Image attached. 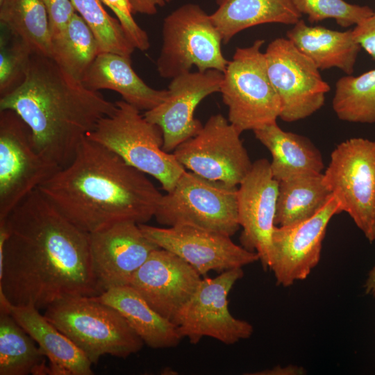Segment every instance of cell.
<instances>
[{"label":"cell","mask_w":375,"mask_h":375,"mask_svg":"<svg viewBox=\"0 0 375 375\" xmlns=\"http://www.w3.org/2000/svg\"><path fill=\"white\" fill-rule=\"evenodd\" d=\"M102 292L89 233L67 220L39 189L0 222V294L9 303L40 310Z\"/></svg>","instance_id":"6da1fadb"},{"label":"cell","mask_w":375,"mask_h":375,"mask_svg":"<svg viewBox=\"0 0 375 375\" xmlns=\"http://www.w3.org/2000/svg\"><path fill=\"white\" fill-rule=\"evenodd\" d=\"M39 190L67 220L88 233L124 221L146 224L162 196L147 174L87 137L72 160Z\"/></svg>","instance_id":"7a4b0ae2"},{"label":"cell","mask_w":375,"mask_h":375,"mask_svg":"<svg viewBox=\"0 0 375 375\" xmlns=\"http://www.w3.org/2000/svg\"><path fill=\"white\" fill-rule=\"evenodd\" d=\"M115 108V102L85 87L51 57L35 52L22 83L0 97V110L15 112L29 128L38 151L61 168Z\"/></svg>","instance_id":"3957f363"},{"label":"cell","mask_w":375,"mask_h":375,"mask_svg":"<svg viewBox=\"0 0 375 375\" xmlns=\"http://www.w3.org/2000/svg\"><path fill=\"white\" fill-rule=\"evenodd\" d=\"M44 316L92 364L106 354L126 358L144 344L117 309L93 297L56 301L45 309Z\"/></svg>","instance_id":"277c9868"},{"label":"cell","mask_w":375,"mask_h":375,"mask_svg":"<svg viewBox=\"0 0 375 375\" xmlns=\"http://www.w3.org/2000/svg\"><path fill=\"white\" fill-rule=\"evenodd\" d=\"M115 104L113 112L102 118L87 138L155 178L166 192H171L186 169L173 153L163 150L160 128L125 101H117Z\"/></svg>","instance_id":"5b68a950"},{"label":"cell","mask_w":375,"mask_h":375,"mask_svg":"<svg viewBox=\"0 0 375 375\" xmlns=\"http://www.w3.org/2000/svg\"><path fill=\"white\" fill-rule=\"evenodd\" d=\"M264 40L238 47L224 71L219 92L228 107V120L240 133L276 122L281 101L268 75Z\"/></svg>","instance_id":"8992f818"},{"label":"cell","mask_w":375,"mask_h":375,"mask_svg":"<svg viewBox=\"0 0 375 375\" xmlns=\"http://www.w3.org/2000/svg\"><path fill=\"white\" fill-rule=\"evenodd\" d=\"M162 44L156 61L159 75L173 78L190 72L216 69L224 72L228 60L222 51V38L199 5L185 3L163 20Z\"/></svg>","instance_id":"52a82bcc"},{"label":"cell","mask_w":375,"mask_h":375,"mask_svg":"<svg viewBox=\"0 0 375 375\" xmlns=\"http://www.w3.org/2000/svg\"><path fill=\"white\" fill-rule=\"evenodd\" d=\"M154 217L167 227L189 224L231 237L240 228L238 187L185 170L162 194Z\"/></svg>","instance_id":"ba28073f"},{"label":"cell","mask_w":375,"mask_h":375,"mask_svg":"<svg viewBox=\"0 0 375 375\" xmlns=\"http://www.w3.org/2000/svg\"><path fill=\"white\" fill-rule=\"evenodd\" d=\"M324 182L370 243L375 241V142L354 138L331 154Z\"/></svg>","instance_id":"9c48e42d"},{"label":"cell","mask_w":375,"mask_h":375,"mask_svg":"<svg viewBox=\"0 0 375 375\" xmlns=\"http://www.w3.org/2000/svg\"><path fill=\"white\" fill-rule=\"evenodd\" d=\"M60 169L38 151L15 112L0 110V222Z\"/></svg>","instance_id":"30bf717a"},{"label":"cell","mask_w":375,"mask_h":375,"mask_svg":"<svg viewBox=\"0 0 375 375\" xmlns=\"http://www.w3.org/2000/svg\"><path fill=\"white\" fill-rule=\"evenodd\" d=\"M243 276L242 268H235L201 279L172 321L182 338L195 344L203 337H210L231 345L252 335L253 326L235 318L228 309V294Z\"/></svg>","instance_id":"8fae6325"},{"label":"cell","mask_w":375,"mask_h":375,"mask_svg":"<svg viewBox=\"0 0 375 375\" xmlns=\"http://www.w3.org/2000/svg\"><path fill=\"white\" fill-rule=\"evenodd\" d=\"M240 134L222 114L213 115L197 135L179 144L172 153L185 169L238 187L253 165Z\"/></svg>","instance_id":"7c38bea8"},{"label":"cell","mask_w":375,"mask_h":375,"mask_svg":"<svg viewBox=\"0 0 375 375\" xmlns=\"http://www.w3.org/2000/svg\"><path fill=\"white\" fill-rule=\"evenodd\" d=\"M264 53L269 77L281 101L282 120L303 119L323 106L330 86L315 64L290 40H274Z\"/></svg>","instance_id":"4fadbf2b"},{"label":"cell","mask_w":375,"mask_h":375,"mask_svg":"<svg viewBox=\"0 0 375 375\" xmlns=\"http://www.w3.org/2000/svg\"><path fill=\"white\" fill-rule=\"evenodd\" d=\"M147 238L190 265L201 276L222 273L259 261L256 252L238 245L231 236L189 224L160 228L139 224Z\"/></svg>","instance_id":"5bb4252c"},{"label":"cell","mask_w":375,"mask_h":375,"mask_svg":"<svg viewBox=\"0 0 375 375\" xmlns=\"http://www.w3.org/2000/svg\"><path fill=\"white\" fill-rule=\"evenodd\" d=\"M340 212L339 203L332 195L312 217L291 226H275L269 269L277 285L289 287L309 276L319 262L328 224Z\"/></svg>","instance_id":"9a60e30c"},{"label":"cell","mask_w":375,"mask_h":375,"mask_svg":"<svg viewBox=\"0 0 375 375\" xmlns=\"http://www.w3.org/2000/svg\"><path fill=\"white\" fill-rule=\"evenodd\" d=\"M223 78L216 69L177 76L172 78L165 101L144 112V117L160 128L164 151L173 152L201 131L203 125L194 118V110L206 97L219 92Z\"/></svg>","instance_id":"2e32d148"},{"label":"cell","mask_w":375,"mask_h":375,"mask_svg":"<svg viewBox=\"0 0 375 375\" xmlns=\"http://www.w3.org/2000/svg\"><path fill=\"white\" fill-rule=\"evenodd\" d=\"M279 182L265 158L253 162L249 173L238 187V214L241 246L256 252L264 270L269 268L272 237Z\"/></svg>","instance_id":"e0dca14e"},{"label":"cell","mask_w":375,"mask_h":375,"mask_svg":"<svg viewBox=\"0 0 375 375\" xmlns=\"http://www.w3.org/2000/svg\"><path fill=\"white\" fill-rule=\"evenodd\" d=\"M89 241L93 272L103 292L128 285L134 273L160 248L132 221L89 233Z\"/></svg>","instance_id":"ac0fdd59"},{"label":"cell","mask_w":375,"mask_h":375,"mask_svg":"<svg viewBox=\"0 0 375 375\" xmlns=\"http://www.w3.org/2000/svg\"><path fill=\"white\" fill-rule=\"evenodd\" d=\"M201 279V275L182 258L158 248L134 273L128 285L156 312L173 321Z\"/></svg>","instance_id":"d6986e66"},{"label":"cell","mask_w":375,"mask_h":375,"mask_svg":"<svg viewBox=\"0 0 375 375\" xmlns=\"http://www.w3.org/2000/svg\"><path fill=\"white\" fill-rule=\"evenodd\" d=\"M0 308L8 311L39 345L49 360V374H93L92 363L84 353L35 306L12 305L0 294Z\"/></svg>","instance_id":"ffe728a7"},{"label":"cell","mask_w":375,"mask_h":375,"mask_svg":"<svg viewBox=\"0 0 375 375\" xmlns=\"http://www.w3.org/2000/svg\"><path fill=\"white\" fill-rule=\"evenodd\" d=\"M81 82L91 90H113L124 101L144 112L161 103L168 94L167 90L147 85L133 70L131 58L109 52L97 55Z\"/></svg>","instance_id":"44dd1931"},{"label":"cell","mask_w":375,"mask_h":375,"mask_svg":"<svg viewBox=\"0 0 375 375\" xmlns=\"http://www.w3.org/2000/svg\"><path fill=\"white\" fill-rule=\"evenodd\" d=\"M93 297L117 309L151 348L174 347L183 339L175 324L156 312L128 285L108 289Z\"/></svg>","instance_id":"7402d4cb"},{"label":"cell","mask_w":375,"mask_h":375,"mask_svg":"<svg viewBox=\"0 0 375 375\" xmlns=\"http://www.w3.org/2000/svg\"><path fill=\"white\" fill-rule=\"evenodd\" d=\"M254 135L270 152V169L275 179L322 174L319 150L306 137L282 130L276 122L256 129Z\"/></svg>","instance_id":"603a6c76"},{"label":"cell","mask_w":375,"mask_h":375,"mask_svg":"<svg viewBox=\"0 0 375 375\" xmlns=\"http://www.w3.org/2000/svg\"><path fill=\"white\" fill-rule=\"evenodd\" d=\"M287 38L319 70L337 67L347 75L353 72L361 49L352 30L338 31L308 26L302 19L287 32Z\"/></svg>","instance_id":"cb8c5ba5"},{"label":"cell","mask_w":375,"mask_h":375,"mask_svg":"<svg viewBox=\"0 0 375 375\" xmlns=\"http://www.w3.org/2000/svg\"><path fill=\"white\" fill-rule=\"evenodd\" d=\"M210 14L224 43L237 33L257 25L278 23L294 25L301 17L292 0H215Z\"/></svg>","instance_id":"d4e9b609"},{"label":"cell","mask_w":375,"mask_h":375,"mask_svg":"<svg viewBox=\"0 0 375 375\" xmlns=\"http://www.w3.org/2000/svg\"><path fill=\"white\" fill-rule=\"evenodd\" d=\"M278 182L277 226L294 225L312 217L333 195L324 182L323 173L300 175Z\"/></svg>","instance_id":"484cf974"},{"label":"cell","mask_w":375,"mask_h":375,"mask_svg":"<svg viewBox=\"0 0 375 375\" xmlns=\"http://www.w3.org/2000/svg\"><path fill=\"white\" fill-rule=\"evenodd\" d=\"M45 358L12 315L0 308V375L49 374Z\"/></svg>","instance_id":"4316f807"},{"label":"cell","mask_w":375,"mask_h":375,"mask_svg":"<svg viewBox=\"0 0 375 375\" xmlns=\"http://www.w3.org/2000/svg\"><path fill=\"white\" fill-rule=\"evenodd\" d=\"M0 22L33 52L51 56L49 19L42 0H0Z\"/></svg>","instance_id":"83f0119b"},{"label":"cell","mask_w":375,"mask_h":375,"mask_svg":"<svg viewBox=\"0 0 375 375\" xmlns=\"http://www.w3.org/2000/svg\"><path fill=\"white\" fill-rule=\"evenodd\" d=\"M99 53L94 33L74 13L64 32L51 41V56L65 72L81 81Z\"/></svg>","instance_id":"f1b7e54d"},{"label":"cell","mask_w":375,"mask_h":375,"mask_svg":"<svg viewBox=\"0 0 375 375\" xmlns=\"http://www.w3.org/2000/svg\"><path fill=\"white\" fill-rule=\"evenodd\" d=\"M332 105L341 120L375 122V69L338 80Z\"/></svg>","instance_id":"f546056e"},{"label":"cell","mask_w":375,"mask_h":375,"mask_svg":"<svg viewBox=\"0 0 375 375\" xmlns=\"http://www.w3.org/2000/svg\"><path fill=\"white\" fill-rule=\"evenodd\" d=\"M76 12L90 26L97 40L99 53L109 52L131 58L135 47L119 21L104 9L101 0H72Z\"/></svg>","instance_id":"4dcf8cb0"},{"label":"cell","mask_w":375,"mask_h":375,"mask_svg":"<svg viewBox=\"0 0 375 375\" xmlns=\"http://www.w3.org/2000/svg\"><path fill=\"white\" fill-rule=\"evenodd\" d=\"M6 31L3 30L0 38V97L22 83L33 53L22 40Z\"/></svg>","instance_id":"1f68e13d"},{"label":"cell","mask_w":375,"mask_h":375,"mask_svg":"<svg viewBox=\"0 0 375 375\" xmlns=\"http://www.w3.org/2000/svg\"><path fill=\"white\" fill-rule=\"evenodd\" d=\"M298 12L306 15L310 22L333 19L342 27L356 26L373 13L369 6L349 3L344 0H292Z\"/></svg>","instance_id":"d6a6232c"},{"label":"cell","mask_w":375,"mask_h":375,"mask_svg":"<svg viewBox=\"0 0 375 375\" xmlns=\"http://www.w3.org/2000/svg\"><path fill=\"white\" fill-rule=\"evenodd\" d=\"M119 21L124 31L135 49L146 51L150 47L147 33L135 22L128 0H101Z\"/></svg>","instance_id":"836d02e7"},{"label":"cell","mask_w":375,"mask_h":375,"mask_svg":"<svg viewBox=\"0 0 375 375\" xmlns=\"http://www.w3.org/2000/svg\"><path fill=\"white\" fill-rule=\"evenodd\" d=\"M42 1L48 15L51 41L64 32L76 11L72 0H42Z\"/></svg>","instance_id":"e575fe53"},{"label":"cell","mask_w":375,"mask_h":375,"mask_svg":"<svg viewBox=\"0 0 375 375\" xmlns=\"http://www.w3.org/2000/svg\"><path fill=\"white\" fill-rule=\"evenodd\" d=\"M355 40L375 60V10L352 30Z\"/></svg>","instance_id":"d590c367"},{"label":"cell","mask_w":375,"mask_h":375,"mask_svg":"<svg viewBox=\"0 0 375 375\" xmlns=\"http://www.w3.org/2000/svg\"><path fill=\"white\" fill-rule=\"evenodd\" d=\"M132 14L140 13L148 15L156 14L157 8L162 7L172 0H128Z\"/></svg>","instance_id":"8d00e7d4"},{"label":"cell","mask_w":375,"mask_h":375,"mask_svg":"<svg viewBox=\"0 0 375 375\" xmlns=\"http://www.w3.org/2000/svg\"><path fill=\"white\" fill-rule=\"evenodd\" d=\"M305 374H306V370L304 367L294 365L283 367L278 365L271 369L249 373L253 375H303Z\"/></svg>","instance_id":"74e56055"},{"label":"cell","mask_w":375,"mask_h":375,"mask_svg":"<svg viewBox=\"0 0 375 375\" xmlns=\"http://www.w3.org/2000/svg\"><path fill=\"white\" fill-rule=\"evenodd\" d=\"M363 287L365 293L375 299V265L369 271Z\"/></svg>","instance_id":"f35d334b"}]
</instances>
